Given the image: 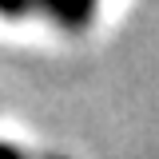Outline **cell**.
Instances as JSON below:
<instances>
[{
  "label": "cell",
  "instance_id": "cell-1",
  "mask_svg": "<svg viewBox=\"0 0 159 159\" xmlns=\"http://www.w3.org/2000/svg\"><path fill=\"white\" fill-rule=\"evenodd\" d=\"M36 4H44V8H48V12H52L60 24H68V28L88 24L92 8H96V0H36Z\"/></svg>",
  "mask_w": 159,
  "mask_h": 159
},
{
  "label": "cell",
  "instance_id": "cell-3",
  "mask_svg": "<svg viewBox=\"0 0 159 159\" xmlns=\"http://www.w3.org/2000/svg\"><path fill=\"white\" fill-rule=\"evenodd\" d=\"M0 159H20V155L12 151V147H0Z\"/></svg>",
  "mask_w": 159,
  "mask_h": 159
},
{
  "label": "cell",
  "instance_id": "cell-2",
  "mask_svg": "<svg viewBox=\"0 0 159 159\" xmlns=\"http://www.w3.org/2000/svg\"><path fill=\"white\" fill-rule=\"evenodd\" d=\"M24 8H28V0H0V12L4 16H20Z\"/></svg>",
  "mask_w": 159,
  "mask_h": 159
}]
</instances>
